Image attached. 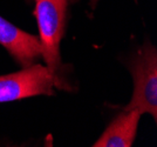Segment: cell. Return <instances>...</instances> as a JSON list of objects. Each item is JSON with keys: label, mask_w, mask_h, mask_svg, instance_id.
Segmentation results:
<instances>
[{"label": "cell", "mask_w": 157, "mask_h": 147, "mask_svg": "<svg viewBox=\"0 0 157 147\" xmlns=\"http://www.w3.org/2000/svg\"><path fill=\"white\" fill-rule=\"evenodd\" d=\"M141 113L131 109L124 111L108 126L93 145L94 147H130L136 137Z\"/></svg>", "instance_id": "cell-5"}, {"label": "cell", "mask_w": 157, "mask_h": 147, "mask_svg": "<svg viewBox=\"0 0 157 147\" xmlns=\"http://www.w3.org/2000/svg\"><path fill=\"white\" fill-rule=\"evenodd\" d=\"M98 0H90V4H92V6L95 7V5L98 4Z\"/></svg>", "instance_id": "cell-6"}, {"label": "cell", "mask_w": 157, "mask_h": 147, "mask_svg": "<svg viewBox=\"0 0 157 147\" xmlns=\"http://www.w3.org/2000/svg\"><path fill=\"white\" fill-rule=\"evenodd\" d=\"M0 44L7 48L24 67L33 65L36 58L42 55L40 39L15 27L0 17Z\"/></svg>", "instance_id": "cell-4"}, {"label": "cell", "mask_w": 157, "mask_h": 147, "mask_svg": "<svg viewBox=\"0 0 157 147\" xmlns=\"http://www.w3.org/2000/svg\"><path fill=\"white\" fill-rule=\"evenodd\" d=\"M56 77L48 67L31 65L17 73L0 75V102L52 94Z\"/></svg>", "instance_id": "cell-3"}, {"label": "cell", "mask_w": 157, "mask_h": 147, "mask_svg": "<svg viewBox=\"0 0 157 147\" xmlns=\"http://www.w3.org/2000/svg\"><path fill=\"white\" fill-rule=\"evenodd\" d=\"M134 93L124 111L135 109L141 114L149 113L157 118V52L151 45H147L142 53L132 62Z\"/></svg>", "instance_id": "cell-2"}, {"label": "cell", "mask_w": 157, "mask_h": 147, "mask_svg": "<svg viewBox=\"0 0 157 147\" xmlns=\"http://www.w3.org/2000/svg\"><path fill=\"white\" fill-rule=\"evenodd\" d=\"M68 0H35L42 57L55 77L60 67V41L63 34Z\"/></svg>", "instance_id": "cell-1"}]
</instances>
